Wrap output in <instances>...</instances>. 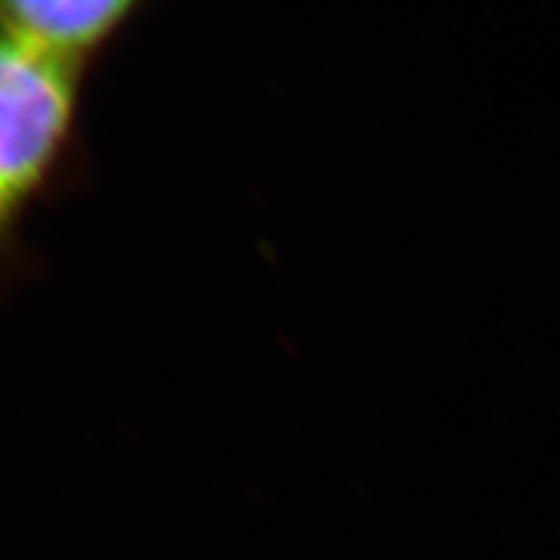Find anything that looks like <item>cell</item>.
Masks as SVG:
<instances>
[{
  "label": "cell",
  "instance_id": "7a4b0ae2",
  "mask_svg": "<svg viewBox=\"0 0 560 560\" xmlns=\"http://www.w3.org/2000/svg\"><path fill=\"white\" fill-rule=\"evenodd\" d=\"M140 8L133 0H5L0 3V33L35 57L84 78Z\"/></svg>",
  "mask_w": 560,
  "mask_h": 560
},
{
  "label": "cell",
  "instance_id": "6da1fadb",
  "mask_svg": "<svg viewBox=\"0 0 560 560\" xmlns=\"http://www.w3.org/2000/svg\"><path fill=\"white\" fill-rule=\"evenodd\" d=\"M82 78L0 33V276L26 215L75 156Z\"/></svg>",
  "mask_w": 560,
  "mask_h": 560
}]
</instances>
